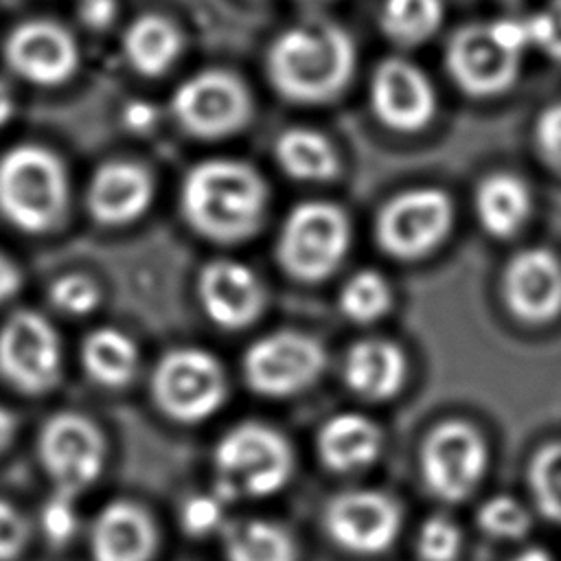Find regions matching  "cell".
<instances>
[{
  "label": "cell",
  "mask_w": 561,
  "mask_h": 561,
  "mask_svg": "<svg viewBox=\"0 0 561 561\" xmlns=\"http://www.w3.org/2000/svg\"><path fill=\"white\" fill-rule=\"evenodd\" d=\"M355 46L348 33L329 20L291 26L270 48L267 70L274 88L298 103L333 99L351 79Z\"/></svg>",
  "instance_id": "obj_1"
},
{
  "label": "cell",
  "mask_w": 561,
  "mask_h": 561,
  "mask_svg": "<svg viewBox=\"0 0 561 561\" xmlns=\"http://www.w3.org/2000/svg\"><path fill=\"white\" fill-rule=\"evenodd\" d=\"M267 188L261 175L234 160H206L182 184V213L195 232L219 243L250 237L265 213Z\"/></svg>",
  "instance_id": "obj_2"
},
{
  "label": "cell",
  "mask_w": 561,
  "mask_h": 561,
  "mask_svg": "<svg viewBox=\"0 0 561 561\" xmlns=\"http://www.w3.org/2000/svg\"><path fill=\"white\" fill-rule=\"evenodd\" d=\"M70 197L68 173L44 145H15L0 158V213L18 230L42 234L59 226Z\"/></svg>",
  "instance_id": "obj_3"
},
{
  "label": "cell",
  "mask_w": 561,
  "mask_h": 561,
  "mask_svg": "<svg viewBox=\"0 0 561 561\" xmlns=\"http://www.w3.org/2000/svg\"><path fill=\"white\" fill-rule=\"evenodd\" d=\"M528 46H533L528 18L469 24L447 46V70L467 94L493 96L515 83Z\"/></svg>",
  "instance_id": "obj_4"
},
{
  "label": "cell",
  "mask_w": 561,
  "mask_h": 561,
  "mask_svg": "<svg viewBox=\"0 0 561 561\" xmlns=\"http://www.w3.org/2000/svg\"><path fill=\"white\" fill-rule=\"evenodd\" d=\"M215 495L265 497L285 486L291 476V449L280 432L261 423H241L226 432L215 447Z\"/></svg>",
  "instance_id": "obj_5"
},
{
  "label": "cell",
  "mask_w": 561,
  "mask_h": 561,
  "mask_svg": "<svg viewBox=\"0 0 561 561\" xmlns=\"http://www.w3.org/2000/svg\"><path fill=\"white\" fill-rule=\"evenodd\" d=\"M351 226L331 202H302L285 219L276 256L287 274L300 280L327 278L344 259Z\"/></svg>",
  "instance_id": "obj_6"
},
{
  "label": "cell",
  "mask_w": 561,
  "mask_h": 561,
  "mask_svg": "<svg viewBox=\"0 0 561 561\" xmlns=\"http://www.w3.org/2000/svg\"><path fill=\"white\" fill-rule=\"evenodd\" d=\"M226 390L224 368L202 348L169 351L151 375L156 405L180 423H197L215 414L226 399Z\"/></svg>",
  "instance_id": "obj_7"
},
{
  "label": "cell",
  "mask_w": 561,
  "mask_h": 561,
  "mask_svg": "<svg viewBox=\"0 0 561 561\" xmlns=\"http://www.w3.org/2000/svg\"><path fill=\"white\" fill-rule=\"evenodd\" d=\"M37 454L53 491L79 497L101 476L107 449L101 430L88 416L59 412L44 423Z\"/></svg>",
  "instance_id": "obj_8"
},
{
  "label": "cell",
  "mask_w": 561,
  "mask_h": 561,
  "mask_svg": "<svg viewBox=\"0 0 561 561\" xmlns=\"http://www.w3.org/2000/svg\"><path fill=\"white\" fill-rule=\"evenodd\" d=\"M61 344L48 318L33 309L11 313L0 327V375L24 394H46L59 381Z\"/></svg>",
  "instance_id": "obj_9"
},
{
  "label": "cell",
  "mask_w": 561,
  "mask_h": 561,
  "mask_svg": "<svg viewBox=\"0 0 561 561\" xmlns=\"http://www.w3.org/2000/svg\"><path fill=\"white\" fill-rule=\"evenodd\" d=\"M454 219L449 197L434 186L403 191L377 215V241L397 259L430 254L449 232Z\"/></svg>",
  "instance_id": "obj_10"
},
{
  "label": "cell",
  "mask_w": 561,
  "mask_h": 561,
  "mask_svg": "<svg viewBox=\"0 0 561 561\" xmlns=\"http://www.w3.org/2000/svg\"><path fill=\"white\" fill-rule=\"evenodd\" d=\"M324 366L322 346L298 331H276L243 355L245 383L265 397H289L311 386Z\"/></svg>",
  "instance_id": "obj_11"
},
{
  "label": "cell",
  "mask_w": 561,
  "mask_h": 561,
  "mask_svg": "<svg viewBox=\"0 0 561 561\" xmlns=\"http://www.w3.org/2000/svg\"><path fill=\"white\" fill-rule=\"evenodd\" d=\"M486 469L482 436L462 421L436 425L421 447V471L427 489L445 502H462Z\"/></svg>",
  "instance_id": "obj_12"
},
{
  "label": "cell",
  "mask_w": 561,
  "mask_h": 561,
  "mask_svg": "<svg viewBox=\"0 0 561 561\" xmlns=\"http://www.w3.org/2000/svg\"><path fill=\"white\" fill-rule=\"evenodd\" d=\"M171 110L186 131L202 138H221L245 125L250 96L237 77L208 70L178 85Z\"/></svg>",
  "instance_id": "obj_13"
},
{
  "label": "cell",
  "mask_w": 561,
  "mask_h": 561,
  "mask_svg": "<svg viewBox=\"0 0 561 561\" xmlns=\"http://www.w3.org/2000/svg\"><path fill=\"white\" fill-rule=\"evenodd\" d=\"M322 522L340 548L355 554H379L397 539L401 511L386 493L355 489L333 495L324 506Z\"/></svg>",
  "instance_id": "obj_14"
},
{
  "label": "cell",
  "mask_w": 561,
  "mask_h": 561,
  "mask_svg": "<svg viewBox=\"0 0 561 561\" xmlns=\"http://www.w3.org/2000/svg\"><path fill=\"white\" fill-rule=\"evenodd\" d=\"M7 66L24 81L42 88L66 83L79 66V46L72 33L46 18L24 20L4 39Z\"/></svg>",
  "instance_id": "obj_15"
},
{
  "label": "cell",
  "mask_w": 561,
  "mask_h": 561,
  "mask_svg": "<svg viewBox=\"0 0 561 561\" xmlns=\"http://www.w3.org/2000/svg\"><path fill=\"white\" fill-rule=\"evenodd\" d=\"M502 291L506 307L522 322H550L561 313L559 259L543 248L522 250L506 265Z\"/></svg>",
  "instance_id": "obj_16"
},
{
  "label": "cell",
  "mask_w": 561,
  "mask_h": 561,
  "mask_svg": "<svg viewBox=\"0 0 561 561\" xmlns=\"http://www.w3.org/2000/svg\"><path fill=\"white\" fill-rule=\"evenodd\" d=\"M370 103L377 118L397 131H419L436 110L430 79L405 59H386L373 75Z\"/></svg>",
  "instance_id": "obj_17"
},
{
  "label": "cell",
  "mask_w": 561,
  "mask_h": 561,
  "mask_svg": "<svg viewBox=\"0 0 561 561\" xmlns=\"http://www.w3.org/2000/svg\"><path fill=\"white\" fill-rule=\"evenodd\" d=\"M197 294L206 316L224 329L250 324L265 305L259 276L248 265L230 259L213 261L202 270Z\"/></svg>",
  "instance_id": "obj_18"
},
{
  "label": "cell",
  "mask_w": 561,
  "mask_h": 561,
  "mask_svg": "<svg viewBox=\"0 0 561 561\" xmlns=\"http://www.w3.org/2000/svg\"><path fill=\"white\" fill-rule=\"evenodd\" d=\"M156 550V528L134 502L116 500L103 506L92 524V561H149Z\"/></svg>",
  "instance_id": "obj_19"
},
{
  "label": "cell",
  "mask_w": 561,
  "mask_h": 561,
  "mask_svg": "<svg viewBox=\"0 0 561 561\" xmlns=\"http://www.w3.org/2000/svg\"><path fill=\"white\" fill-rule=\"evenodd\" d=\"M151 178L134 162H105L88 186V208L105 226H123L138 219L151 202Z\"/></svg>",
  "instance_id": "obj_20"
},
{
  "label": "cell",
  "mask_w": 561,
  "mask_h": 561,
  "mask_svg": "<svg viewBox=\"0 0 561 561\" xmlns=\"http://www.w3.org/2000/svg\"><path fill=\"white\" fill-rule=\"evenodd\" d=\"M405 355L388 340H362L351 346L344 362L348 388L368 401L397 394L405 381Z\"/></svg>",
  "instance_id": "obj_21"
},
{
  "label": "cell",
  "mask_w": 561,
  "mask_h": 561,
  "mask_svg": "<svg viewBox=\"0 0 561 561\" xmlns=\"http://www.w3.org/2000/svg\"><path fill=\"white\" fill-rule=\"evenodd\" d=\"M381 449L379 427L364 414L344 412L331 416L318 432V454L333 471L368 467Z\"/></svg>",
  "instance_id": "obj_22"
},
{
  "label": "cell",
  "mask_w": 561,
  "mask_h": 561,
  "mask_svg": "<svg viewBox=\"0 0 561 561\" xmlns=\"http://www.w3.org/2000/svg\"><path fill=\"white\" fill-rule=\"evenodd\" d=\"M476 213L489 234L511 237L530 215V191L511 173L489 175L478 186Z\"/></svg>",
  "instance_id": "obj_23"
},
{
  "label": "cell",
  "mask_w": 561,
  "mask_h": 561,
  "mask_svg": "<svg viewBox=\"0 0 561 561\" xmlns=\"http://www.w3.org/2000/svg\"><path fill=\"white\" fill-rule=\"evenodd\" d=\"M182 48V35L162 15L136 18L123 37V50L134 70L156 77L173 66Z\"/></svg>",
  "instance_id": "obj_24"
},
{
  "label": "cell",
  "mask_w": 561,
  "mask_h": 561,
  "mask_svg": "<svg viewBox=\"0 0 561 561\" xmlns=\"http://www.w3.org/2000/svg\"><path fill=\"white\" fill-rule=\"evenodd\" d=\"M138 348L129 335L118 329L101 327L81 344V362L85 373L105 388L127 386L138 368Z\"/></svg>",
  "instance_id": "obj_25"
},
{
  "label": "cell",
  "mask_w": 561,
  "mask_h": 561,
  "mask_svg": "<svg viewBox=\"0 0 561 561\" xmlns=\"http://www.w3.org/2000/svg\"><path fill=\"white\" fill-rule=\"evenodd\" d=\"M228 561H296L291 535L267 519H239L221 530Z\"/></svg>",
  "instance_id": "obj_26"
},
{
  "label": "cell",
  "mask_w": 561,
  "mask_h": 561,
  "mask_svg": "<svg viewBox=\"0 0 561 561\" xmlns=\"http://www.w3.org/2000/svg\"><path fill=\"white\" fill-rule=\"evenodd\" d=\"M276 160L285 173L296 180L322 182L337 173V156L331 142L307 127H294L278 136Z\"/></svg>",
  "instance_id": "obj_27"
},
{
  "label": "cell",
  "mask_w": 561,
  "mask_h": 561,
  "mask_svg": "<svg viewBox=\"0 0 561 561\" xmlns=\"http://www.w3.org/2000/svg\"><path fill=\"white\" fill-rule=\"evenodd\" d=\"M443 22V0H386L381 28L390 39L414 46L432 37Z\"/></svg>",
  "instance_id": "obj_28"
},
{
  "label": "cell",
  "mask_w": 561,
  "mask_h": 561,
  "mask_svg": "<svg viewBox=\"0 0 561 561\" xmlns=\"http://www.w3.org/2000/svg\"><path fill=\"white\" fill-rule=\"evenodd\" d=\"M390 300L392 294L386 278L373 270H362L344 283L340 309L355 322H373L390 309Z\"/></svg>",
  "instance_id": "obj_29"
},
{
  "label": "cell",
  "mask_w": 561,
  "mask_h": 561,
  "mask_svg": "<svg viewBox=\"0 0 561 561\" xmlns=\"http://www.w3.org/2000/svg\"><path fill=\"white\" fill-rule=\"evenodd\" d=\"M528 484L541 515L561 524V443H550L535 454Z\"/></svg>",
  "instance_id": "obj_30"
},
{
  "label": "cell",
  "mask_w": 561,
  "mask_h": 561,
  "mask_svg": "<svg viewBox=\"0 0 561 561\" xmlns=\"http://www.w3.org/2000/svg\"><path fill=\"white\" fill-rule=\"evenodd\" d=\"M480 528L497 539H519L530 528L528 511L508 495L486 500L478 511Z\"/></svg>",
  "instance_id": "obj_31"
},
{
  "label": "cell",
  "mask_w": 561,
  "mask_h": 561,
  "mask_svg": "<svg viewBox=\"0 0 561 561\" xmlns=\"http://www.w3.org/2000/svg\"><path fill=\"white\" fill-rule=\"evenodd\" d=\"M48 298L53 307L66 316H85L96 309L101 291H99V285L88 274L70 272L53 280L48 289Z\"/></svg>",
  "instance_id": "obj_32"
},
{
  "label": "cell",
  "mask_w": 561,
  "mask_h": 561,
  "mask_svg": "<svg viewBox=\"0 0 561 561\" xmlns=\"http://www.w3.org/2000/svg\"><path fill=\"white\" fill-rule=\"evenodd\" d=\"M39 526L48 543L66 546L79 530L77 497L50 491L39 511Z\"/></svg>",
  "instance_id": "obj_33"
},
{
  "label": "cell",
  "mask_w": 561,
  "mask_h": 561,
  "mask_svg": "<svg viewBox=\"0 0 561 561\" xmlns=\"http://www.w3.org/2000/svg\"><path fill=\"white\" fill-rule=\"evenodd\" d=\"M460 530L458 526L443 515H434L423 522L419 537H416V550L423 561H454L460 550Z\"/></svg>",
  "instance_id": "obj_34"
},
{
  "label": "cell",
  "mask_w": 561,
  "mask_h": 561,
  "mask_svg": "<svg viewBox=\"0 0 561 561\" xmlns=\"http://www.w3.org/2000/svg\"><path fill=\"white\" fill-rule=\"evenodd\" d=\"M224 500L215 493L191 495L180 511V524L191 537H206L213 533H221L224 522Z\"/></svg>",
  "instance_id": "obj_35"
},
{
  "label": "cell",
  "mask_w": 561,
  "mask_h": 561,
  "mask_svg": "<svg viewBox=\"0 0 561 561\" xmlns=\"http://www.w3.org/2000/svg\"><path fill=\"white\" fill-rule=\"evenodd\" d=\"M533 46L561 61V0H550L548 7L528 15Z\"/></svg>",
  "instance_id": "obj_36"
},
{
  "label": "cell",
  "mask_w": 561,
  "mask_h": 561,
  "mask_svg": "<svg viewBox=\"0 0 561 561\" xmlns=\"http://www.w3.org/2000/svg\"><path fill=\"white\" fill-rule=\"evenodd\" d=\"M26 537L28 526L22 513L7 500H0V561H13L22 552Z\"/></svg>",
  "instance_id": "obj_37"
},
{
  "label": "cell",
  "mask_w": 561,
  "mask_h": 561,
  "mask_svg": "<svg viewBox=\"0 0 561 561\" xmlns=\"http://www.w3.org/2000/svg\"><path fill=\"white\" fill-rule=\"evenodd\" d=\"M535 136L548 162L561 169V103H554L541 112Z\"/></svg>",
  "instance_id": "obj_38"
},
{
  "label": "cell",
  "mask_w": 561,
  "mask_h": 561,
  "mask_svg": "<svg viewBox=\"0 0 561 561\" xmlns=\"http://www.w3.org/2000/svg\"><path fill=\"white\" fill-rule=\"evenodd\" d=\"M77 13L88 28L103 31L116 20L118 2L116 0H79Z\"/></svg>",
  "instance_id": "obj_39"
},
{
  "label": "cell",
  "mask_w": 561,
  "mask_h": 561,
  "mask_svg": "<svg viewBox=\"0 0 561 561\" xmlns=\"http://www.w3.org/2000/svg\"><path fill=\"white\" fill-rule=\"evenodd\" d=\"M20 285H22V274L18 265L9 256L0 254V305L9 302L20 291Z\"/></svg>",
  "instance_id": "obj_40"
},
{
  "label": "cell",
  "mask_w": 561,
  "mask_h": 561,
  "mask_svg": "<svg viewBox=\"0 0 561 561\" xmlns=\"http://www.w3.org/2000/svg\"><path fill=\"white\" fill-rule=\"evenodd\" d=\"M123 118H125V125H127L129 129H134V131H145V129H149V127L153 125V121H156V110H153L149 103H145V101H134V103H129V105L125 107Z\"/></svg>",
  "instance_id": "obj_41"
},
{
  "label": "cell",
  "mask_w": 561,
  "mask_h": 561,
  "mask_svg": "<svg viewBox=\"0 0 561 561\" xmlns=\"http://www.w3.org/2000/svg\"><path fill=\"white\" fill-rule=\"evenodd\" d=\"M15 112V99H13V90L9 88L7 81L0 79V127L7 125L11 121Z\"/></svg>",
  "instance_id": "obj_42"
},
{
  "label": "cell",
  "mask_w": 561,
  "mask_h": 561,
  "mask_svg": "<svg viewBox=\"0 0 561 561\" xmlns=\"http://www.w3.org/2000/svg\"><path fill=\"white\" fill-rule=\"evenodd\" d=\"M15 434V416L9 412V408L0 405V454L7 449Z\"/></svg>",
  "instance_id": "obj_43"
},
{
  "label": "cell",
  "mask_w": 561,
  "mask_h": 561,
  "mask_svg": "<svg viewBox=\"0 0 561 561\" xmlns=\"http://www.w3.org/2000/svg\"><path fill=\"white\" fill-rule=\"evenodd\" d=\"M511 561H554V559L541 548H526L517 557H513Z\"/></svg>",
  "instance_id": "obj_44"
},
{
  "label": "cell",
  "mask_w": 561,
  "mask_h": 561,
  "mask_svg": "<svg viewBox=\"0 0 561 561\" xmlns=\"http://www.w3.org/2000/svg\"><path fill=\"white\" fill-rule=\"evenodd\" d=\"M318 2H324V0H318Z\"/></svg>",
  "instance_id": "obj_45"
}]
</instances>
